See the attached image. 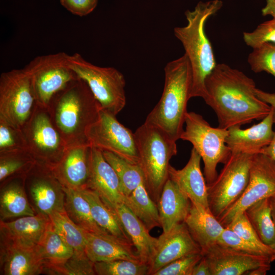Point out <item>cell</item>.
Segmentation results:
<instances>
[{
    "label": "cell",
    "mask_w": 275,
    "mask_h": 275,
    "mask_svg": "<svg viewBox=\"0 0 275 275\" xmlns=\"http://www.w3.org/2000/svg\"><path fill=\"white\" fill-rule=\"evenodd\" d=\"M205 101L216 115L218 127L225 129L262 120L272 107L255 93L254 80L224 64H217L205 80Z\"/></svg>",
    "instance_id": "cell-1"
},
{
    "label": "cell",
    "mask_w": 275,
    "mask_h": 275,
    "mask_svg": "<svg viewBox=\"0 0 275 275\" xmlns=\"http://www.w3.org/2000/svg\"><path fill=\"white\" fill-rule=\"evenodd\" d=\"M47 109L66 147L89 145L86 131L98 119L101 107L84 80L79 77L58 92Z\"/></svg>",
    "instance_id": "cell-2"
},
{
    "label": "cell",
    "mask_w": 275,
    "mask_h": 275,
    "mask_svg": "<svg viewBox=\"0 0 275 275\" xmlns=\"http://www.w3.org/2000/svg\"><path fill=\"white\" fill-rule=\"evenodd\" d=\"M222 6L221 0L199 2L194 10L185 11L187 24L174 29V35L182 44L191 66V98L199 97L204 101L207 98L205 80L217 64L212 45L205 32V24Z\"/></svg>",
    "instance_id": "cell-3"
},
{
    "label": "cell",
    "mask_w": 275,
    "mask_h": 275,
    "mask_svg": "<svg viewBox=\"0 0 275 275\" xmlns=\"http://www.w3.org/2000/svg\"><path fill=\"white\" fill-rule=\"evenodd\" d=\"M164 72L162 95L145 122L159 128L176 142L183 131L187 103L191 98L192 72L187 56L184 53L168 63Z\"/></svg>",
    "instance_id": "cell-4"
},
{
    "label": "cell",
    "mask_w": 275,
    "mask_h": 275,
    "mask_svg": "<svg viewBox=\"0 0 275 275\" xmlns=\"http://www.w3.org/2000/svg\"><path fill=\"white\" fill-rule=\"evenodd\" d=\"M144 184L156 203L169 178L171 158L177 153L176 141L159 128L145 122L135 132Z\"/></svg>",
    "instance_id": "cell-5"
},
{
    "label": "cell",
    "mask_w": 275,
    "mask_h": 275,
    "mask_svg": "<svg viewBox=\"0 0 275 275\" xmlns=\"http://www.w3.org/2000/svg\"><path fill=\"white\" fill-rule=\"evenodd\" d=\"M69 67L88 85L101 109L115 116L126 104L123 74L117 69L95 65L78 53L68 57Z\"/></svg>",
    "instance_id": "cell-6"
},
{
    "label": "cell",
    "mask_w": 275,
    "mask_h": 275,
    "mask_svg": "<svg viewBox=\"0 0 275 275\" xmlns=\"http://www.w3.org/2000/svg\"><path fill=\"white\" fill-rule=\"evenodd\" d=\"M185 127L180 139L190 142L204 162V176L207 184L217 176L216 167L225 163L231 152L226 143L228 129L213 127L200 114L187 112Z\"/></svg>",
    "instance_id": "cell-7"
},
{
    "label": "cell",
    "mask_w": 275,
    "mask_h": 275,
    "mask_svg": "<svg viewBox=\"0 0 275 275\" xmlns=\"http://www.w3.org/2000/svg\"><path fill=\"white\" fill-rule=\"evenodd\" d=\"M64 52L39 56L23 68L29 74L37 105L48 108L53 97L78 76L68 64Z\"/></svg>",
    "instance_id": "cell-8"
},
{
    "label": "cell",
    "mask_w": 275,
    "mask_h": 275,
    "mask_svg": "<svg viewBox=\"0 0 275 275\" xmlns=\"http://www.w3.org/2000/svg\"><path fill=\"white\" fill-rule=\"evenodd\" d=\"M253 155L231 153L219 174L212 183L207 184L209 208L217 219L245 190Z\"/></svg>",
    "instance_id": "cell-9"
},
{
    "label": "cell",
    "mask_w": 275,
    "mask_h": 275,
    "mask_svg": "<svg viewBox=\"0 0 275 275\" xmlns=\"http://www.w3.org/2000/svg\"><path fill=\"white\" fill-rule=\"evenodd\" d=\"M37 106L31 79L24 68L0 76V119L22 129Z\"/></svg>",
    "instance_id": "cell-10"
},
{
    "label": "cell",
    "mask_w": 275,
    "mask_h": 275,
    "mask_svg": "<svg viewBox=\"0 0 275 275\" xmlns=\"http://www.w3.org/2000/svg\"><path fill=\"white\" fill-rule=\"evenodd\" d=\"M22 130L27 150L37 163L50 169L60 160L67 147L53 125L47 108L37 105Z\"/></svg>",
    "instance_id": "cell-11"
},
{
    "label": "cell",
    "mask_w": 275,
    "mask_h": 275,
    "mask_svg": "<svg viewBox=\"0 0 275 275\" xmlns=\"http://www.w3.org/2000/svg\"><path fill=\"white\" fill-rule=\"evenodd\" d=\"M91 147L113 153L139 164V153L134 133L119 122L115 116L101 109L97 120L86 131Z\"/></svg>",
    "instance_id": "cell-12"
},
{
    "label": "cell",
    "mask_w": 275,
    "mask_h": 275,
    "mask_svg": "<svg viewBox=\"0 0 275 275\" xmlns=\"http://www.w3.org/2000/svg\"><path fill=\"white\" fill-rule=\"evenodd\" d=\"M275 197V161L259 153L253 155L247 186L239 199L218 218L225 228L249 206Z\"/></svg>",
    "instance_id": "cell-13"
},
{
    "label": "cell",
    "mask_w": 275,
    "mask_h": 275,
    "mask_svg": "<svg viewBox=\"0 0 275 275\" xmlns=\"http://www.w3.org/2000/svg\"><path fill=\"white\" fill-rule=\"evenodd\" d=\"M25 185L36 213L49 217L65 210L63 186L49 168L36 163L25 176Z\"/></svg>",
    "instance_id": "cell-14"
},
{
    "label": "cell",
    "mask_w": 275,
    "mask_h": 275,
    "mask_svg": "<svg viewBox=\"0 0 275 275\" xmlns=\"http://www.w3.org/2000/svg\"><path fill=\"white\" fill-rule=\"evenodd\" d=\"M211 275H241L258 267L270 265L268 257L249 254L217 242L202 252Z\"/></svg>",
    "instance_id": "cell-15"
},
{
    "label": "cell",
    "mask_w": 275,
    "mask_h": 275,
    "mask_svg": "<svg viewBox=\"0 0 275 275\" xmlns=\"http://www.w3.org/2000/svg\"><path fill=\"white\" fill-rule=\"evenodd\" d=\"M202 253L201 249L189 233L184 222L162 232L157 237L154 254L149 263V275L180 258Z\"/></svg>",
    "instance_id": "cell-16"
},
{
    "label": "cell",
    "mask_w": 275,
    "mask_h": 275,
    "mask_svg": "<svg viewBox=\"0 0 275 275\" xmlns=\"http://www.w3.org/2000/svg\"><path fill=\"white\" fill-rule=\"evenodd\" d=\"M86 188L97 193L113 209L124 203V195L119 178L105 159L101 150L91 147L90 174Z\"/></svg>",
    "instance_id": "cell-17"
},
{
    "label": "cell",
    "mask_w": 275,
    "mask_h": 275,
    "mask_svg": "<svg viewBox=\"0 0 275 275\" xmlns=\"http://www.w3.org/2000/svg\"><path fill=\"white\" fill-rule=\"evenodd\" d=\"M91 147L80 145L67 147L60 160L50 168L63 187L86 188L90 174Z\"/></svg>",
    "instance_id": "cell-18"
},
{
    "label": "cell",
    "mask_w": 275,
    "mask_h": 275,
    "mask_svg": "<svg viewBox=\"0 0 275 275\" xmlns=\"http://www.w3.org/2000/svg\"><path fill=\"white\" fill-rule=\"evenodd\" d=\"M273 113L272 107L270 113L260 122L248 128L239 126L229 128L226 143L231 153L254 155L268 146L274 134Z\"/></svg>",
    "instance_id": "cell-19"
},
{
    "label": "cell",
    "mask_w": 275,
    "mask_h": 275,
    "mask_svg": "<svg viewBox=\"0 0 275 275\" xmlns=\"http://www.w3.org/2000/svg\"><path fill=\"white\" fill-rule=\"evenodd\" d=\"M49 217L36 214L11 221H0V238L26 248H36L49 224Z\"/></svg>",
    "instance_id": "cell-20"
},
{
    "label": "cell",
    "mask_w": 275,
    "mask_h": 275,
    "mask_svg": "<svg viewBox=\"0 0 275 275\" xmlns=\"http://www.w3.org/2000/svg\"><path fill=\"white\" fill-rule=\"evenodd\" d=\"M201 157L193 148L189 159L181 169L177 170L170 165L169 178L172 180L192 203L209 208L207 183L201 167Z\"/></svg>",
    "instance_id": "cell-21"
},
{
    "label": "cell",
    "mask_w": 275,
    "mask_h": 275,
    "mask_svg": "<svg viewBox=\"0 0 275 275\" xmlns=\"http://www.w3.org/2000/svg\"><path fill=\"white\" fill-rule=\"evenodd\" d=\"M43 264L36 248H26L0 238V274L36 275Z\"/></svg>",
    "instance_id": "cell-22"
},
{
    "label": "cell",
    "mask_w": 275,
    "mask_h": 275,
    "mask_svg": "<svg viewBox=\"0 0 275 275\" xmlns=\"http://www.w3.org/2000/svg\"><path fill=\"white\" fill-rule=\"evenodd\" d=\"M85 253L93 262L117 259L141 261L133 245L109 234H97L85 231Z\"/></svg>",
    "instance_id": "cell-23"
},
{
    "label": "cell",
    "mask_w": 275,
    "mask_h": 275,
    "mask_svg": "<svg viewBox=\"0 0 275 275\" xmlns=\"http://www.w3.org/2000/svg\"><path fill=\"white\" fill-rule=\"evenodd\" d=\"M184 223L202 252L217 242L225 228L209 208L192 202Z\"/></svg>",
    "instance_id": "cell-24"
},
{
    "label": "cell",
    "mask_w": 275,
    "mask_h": 275,
    "mask_svg": "<svg viewBox=\"0 0 275 275\" xmlns=\"http://www.w3.org/2000/svg\"><path fill=\"white\" fill-rule=\"evenodd\" d=\"M25 178L11 177L1 183V221L36 214L27 196Z\"/></svg>",
    "instance_id": "cell-25"
},
{
    "label": "cell",
    "mask_w": 275,
    "mask_h": 275,
    "mask_svg": "<svg viewBox=\"0 0 275 275\" xmlns=\"http://www.w3.org/2000/svg\"><path fill=\"white\" fill-rule=\"evenodd\" d=\"M160 225L163 232L184 222L191 202L170 178L166 182L157 202Z\"/></svg>",
    "instance_id": "cell-26"
},
{
    "label": "cell",
    "mask_w": 275,
    "mask_h": 275,
    "mask_svg": "<svg viewBox=\"0 0 275 275\" xmlns=\"http://www.w3.org/2000/svg\"><path fill=\"white\" fill-rule=\"evenodd\" d=\"M113 209L120 219L142 262L149 265L154 254L157 238L152 236L143 223L124 204Z\"/></svg>",
    "instance_id": "cell-27"
},
{
    "label": "cell",
    "mask_w": 275,
    "mask_h": 275,
    "mask_svg": "<svg viewBox=\"0 0 275 275\" xmlns=\"http://www.w3.org/2000/svg\"><path fill=\"white\" fill-rule=\"evenodd\" d=\"M79 190L88 201L95 222L109 234L133 245L130 238L114 209L109 207L99 195L91 189L85 188Z\"/></svg>",
    "instance_id": "cell-28"
},
{
    "label": "cell",
    "mask_w": 275,
    "mask_h": 275,
    "mask_svg": "<svg viewBox=\"0 0 275 275\" xmlns=\"http://www.w3.org/2000/svg\"><path fill=\"white\" fill-rule=\"evenodd\" d=\"M65 194V210L69 218L78 227L88 232L109 234L94 221L90 206L79 189L63 187Z\"/></svg>",
    "instance_id": "cell-29"
},
{
    "label": "cell",
    "mask_w": 275,
    "mask_h": 275,
    "mask_svg": "<svg viewBox=\"0 0 275 275\" xmlns=\"http://www.w3.org/2000/svg\"><path fill=\"white\" fill-rule=\"evenodd\" d=\"M124 204L149 231L161 227L157 205L150 196L144 182L125 197Z\"/></svg>",
    "instance_id": "cell-30"
},
{
    "label": "cell",
    "mask_w": 275,
    "mask_h": 275,
    "mask_svg": "<svg viewBox=\"0 0 275 275\" xmlns=\"http://www.w3.org/2000/svg\"><path fill=\"white\" fill-rule=\"evenodd\" d=\"M44 268L63 263L73 254L68 245L53 230L50 221L39 243L36 246Z\"/></svg>",
    "instance_id": "cell-31"
},
{
    "label": "cell",
    "mask_w": 275,
    "mask_h": 275,
    "mask_svg": "<svg viewBox=\"0 0 275 275\" xmlns=\"http://www.w3.org/2000/svg\"><path fill=\"white\" fill-rule=\"evenodd\" d=\"M261 240L271 246L275 243V224L271 215L270 198L259 201L244 211Z\"/></svg>",
    "instance_id": "cell-32"
},
{
    "label": "cell",
    "mask_w": 275,
    "mask_h": 275,
    "mask_svg": "<svg viewBox=\"0 0 275 275\" xmlns=\"http://www.w3.org/2000/svg\"><path fill=\"white\" fill-rule=\"evenodd\" d=\"M102 152L105 159L116 173L126 197L144 182V174L139 164L129 162L108 151H103Z\"/></svg>",
    "instance_id": "cell-33"
},
{
    "label": "cell",
    "mask_w": 275,
    "mask_h": 275,
    "mask_svg": "<svg viewBox=\"0 0 275 275\" xmlns=\"http://www.w3.org/2000/svg\"><path fill=\"white\" fill-rule=\"evenodd\" d=\"M51 225L60 237L76 252H85V230L76 225L65 210L49 216Z\"/></svg>",
    "instance_id": "cell-34"
},
{
    "label": "cell",
    "mask_w": 275,
    "mask_h": 275,
    "mask_svg": "<svg viewBox=\"0 0 275 275\" xmlns=\"http://www.w3.org/2000/svg\"><path fill=\"white\" fill-rule=\"evenodd\" d=\"M37 162L28 150L0 153V182L14 177H25Z\"/></svg>",
    "instance_id": "cell-35"
},
{
    "label": "cell",
    "mask_w": 275,
    "mask_h": 275,
    "mask_svg": "<svg viewBox=\"0 0 275 275\" xmlns=\"http://www.w3.org/2000/svg\"><path fill=\"white\" fill-rule=\"evenodd\" d=\"M98 275H149V266L140 261L117 259L94 263Z\"/></svg>",
    "instance_id": "cell-36"
},
{
    "label": "cell",
    "mask_w": 275,
    "mask_h": 275,
    "mask_svg": "<svg viewBox=\"0 0 275 275\" xmlns=\"http://www.w3.org/2000/svg\"><path fill=\"white\" fill-rule=\"evenodd\" d=\"M94 262L85 252H74L72 256L62 264L44 268L42 273L51 275H94Z\"/></svg>",
    "instance_id": "cell-37"
},
{
    "label": "cell",
    "mask_w": 275,
    "mask_h": 275,
    "mask_svg": "<svg viewBox=\"0 0 275 275\" xmlns=\"http://www.w3.org/2000/svg\"><path fill=\"white\" fill-rule=\"evenodd\" d=\"M248 62L255 73L265 71L275 77V43L264 42L253 48Z\"/></svg>",
    "instance_id": "cell-38"
},
{
    "label": "cell",
    "mask_w": 275,
    "mask_h": 275,
    "mask_svg": "<svg viewBox=\"0 0 275 275\" xmlns=\"http://www.w3.org/2000/svg\"><path fill=\"white\" fill-rule=\"evenodd\" d=\"M217 242L243 252L268 257L272 262L275 260L274 252L271 248L265 249L258 246L226 228L223 231Z\"/></svg>",
    "instance_id": "cell-39"
},
{
    "label": "cell",
    "mask_w": 275,
    "mask_h": 275,
    "mask_svg": "<svg viewBox=\"0 0 275 275\" xmlns=\"http://www.w3.org/2000/svg\"><path fill=\"white\" fill-rule=\"evenodd\" d=\"M28 150L23 132L0 119V153Z\"/></svg>",
    "instance_id": "cell-40"
},
{
    "label": "cell",
    "mask_w": 275,
    "mask_h": 275,
    "mask_svg": "<svg viewBox=\"0 0 275 275\" xmlns=\"http://www.w3.org/2000/svg\"><path fill=\"white\" fill-rule=\"evenodd\" d=\"M225 228L258 246L265 249L271 248L261 240L244 212L237 215Z\"/></svg>",
    "instance_id": "cell-41"
},
{
    "label": "cell",
    "mask_w": 275,
    "mask_h": 275,
    "mask_svg": "<svg viewBox=\"0 0 275 275\" xmlns=\"http://www.w3.org/2000/svg\"><path fill=\"white\" fill-rule=\"evenodd\" d=\"M203 257L202 253L180 258L163 266L154 275H191L195 265Z\"/></svg>",
    "instance_id": "cell-42"
},
{
    "label": "cell",
    "mask_w": 275,
    "mask_h": 275,
    "mask_svg": "<svg viewBox=\"0 0 275 275\" xmlns=\"http://www.w3.org/2000/svg\"><path fill=\"white\" fill-rule=\"evenodd\" d=\"M243 38L252 48L264 42L275 43V18L260 24L252 32H244Z\"/></svg>",
    "instance_id": "cell-43"
},
{
    "label": "cell",
    "mask_w": 275,
    "mask_h": 275,
    "mask_svg": "<svg viewBox=\"0 0 275 275\" xmlns=\"http://www.w3.org/2000/svg\"><path fill=\"white\" fill-rule=\"evenodd\" d=\"M61 5L74 15L84 16L96 7L98 0H60Z\"/></svg>",
    "instance_id": "cell-44"
},
{
    "label": "cell",
    "mask_w": 275,
    "mask_h": 275,
    "mask_svg": "<svg viewBox=\"0 0 275 275\" xmlns=\"http://www.w3.org/2000/svg\"><path fill=\"white\" fill-rule=\"evenodd\" d=\"M191 275H211L209 265L203 256L194 267Z\"/></svg>",
    "instance_id": "cell-45"
},
{
    "label": "cell",
    "mask_w": 275,
    "mask_h": 275,
    "mask_svg": "<svg viewBox=\"0 0 275 275\" xmlns=\"http://www.w3.org/2000/svg\"><path fill=\"white\" fill-rule=\"evenodd\" d=\"M254 91L255 94L259 99L275 109V93L266 92L257 88H255Z\"/></svg>",
    "instance_id": "cell-46"
},
{
    "label": "cell",
    "mask_w": 275,
    "mask_h": 275,
    "mask_svg": "<svg viewBox=\"0 0 275 275\" xmlns=\"http://www.w3.org/2000/svg\"><path fill=\"white\" fill-rule=\"evenodd\" d=\"M273 110V121L274 125L275 126V109L274 108ZM260 153L268 156L275 161V129L274 130V134L271 141L268 146L262 149Z\"/></svg>",
    "instance_id": "cell-47"
},
{
    "label": "cell",
    "mask_w": 275,
    "mask_h": 275,
    "mask_svg": "<svg viewBox=\"0 0 275 275\" xmlns=\"http://www.w3.org/2000/svg\"><path fill=\"white\" fill-rule=\"evenodd\" d=\"M266 4L261 10L262 15H270L275 18V0H266Z\"/></svg>",
    "instance_id": "cell-48"
},
{
    "label": "cell",
    "mask_w": 275,
    "mask_h": 275,
    "mask_svg": "<svg viewBox=\"0 0 275 275\" xmlns=\"http://www.w3.org/2000/svg\"><path fill=\"white\" fill-rule=\"evenodd\" d=\"M270 265H264L258 267L246 272L249 275H265L270 269Z\"/></svg>",
    "instance_id": "cell-49"
},
{
    "label": "cell",
    "mask_w": 275,
    "mask_h": 275,
    "mask_svg": "<svg viewBox=\"0 0 275 275\" xmlns=\"http://www.w3.org/2000/svg\"><path fill=\"white\" fill-rule=\"evenodd\" d=\"M271 215L275 224V197L270 198Z\"/></svg>",
    "instance_id": "cell-50"
},
{
    "label": "cell",
    "mask_w": 275,
    "mask_h": 275,
    "mask_svg": "<svg viewBox=\"0 0 275 275\" xmlns=\"http://www.w3.org/2000/svg\"><path fill=\"white\" fill-rule=\"evenodd\" d=\"M273 250L275 254V243L270 246Z\"/></svg>",
    "instance_id": "cell-51"
}]
</instances>
